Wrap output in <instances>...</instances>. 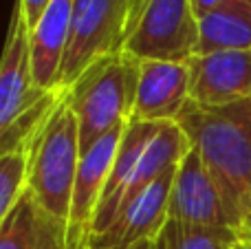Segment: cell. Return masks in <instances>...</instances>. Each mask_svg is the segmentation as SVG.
Segmentation results:
<instances>
[{"label":"cell","mask_w":251,"mask_h":249,"mask_svg":"<svg viewBox=\"0 0 251 249\" xmlns=\"http://www.w3.org/2000/svg\"><path fill=\"white\" fill-rule=\"evenodd\" d=\"M223 192L236 229H251V97L227 106L187 101L176 117Z\"/></svg>","instance_id":"obj_1"},{"label":"cell","mask_w":251,"mask_h":249,"mask_svg":"<svg viewBox=\"0 0 251 249\" xmlns=\"http://www.w3.org/2000/svg\"><path fill=\"white\" fill-rule=\"evenodd\" d=\"M190 148V139L176 122L130 119L97 210L95 236L113 223L126 203L154 183L163 172L178 166Z\"/></svg>","instance_id":"obj_2"},{"label":"cell","mask_w":251,"mask_h":249,"mask_svg":"<svg viewBox=\"0 0 251 249\" xmlns=\"http://www.w3.org/2000/svg\"><path fill=\"white\" fill-rule=\"evenodd\" d=\"M79 159L82 148L77 117L64 93L57 108L29 146V192L42 219L57 229L62 238H66Z\"/></svg>","instance_id":"obj_3"},{"label":"cell","mask_w":251,"mask_h":249,"mask_svg":"<svg viewBox=\"0 0 251 249\" xmlns=\"http://www.w3.org/2000/svg\"><path fill=\"white\" fill-rule=\"evenodd\" d=\"M139 75L141 62L119 51L93 62L66 88L69 104L77 117L82 154L106 132L132 119Z\"/></svg>","instance_id":"obj_4"},{"label":"cell","mask_w":251,"mask_h":249,"mask_svg":"<svg viewBox=\"0 0 251 249\" xmlns=\"http://www.w3.org/2000/svg\"><path fill=\"white\" fill-rule=\"evenodd\" d=\"M199 42L201 18L192 0H134L122 51L137 62H187Z\"/></svg>","instance_id":"obj_5"},{"label":"cell","mask_w":251,"mask_h":249,"mask_svg":"<svg viewBox=\"0 0 251 249\" xmlns=\"http://www.w3.org/2000/svg\"><path fill=\"white\" fill-rule=\"evenodd\" d=\"M134 0H75L60 86L69 88L93 62L124 49Z\"/></svg>","instance_id":"obj_6"},{"label":"cell","mask_w":251,"mask_h":249,"mask_svg":"<svg viewBox=\"0 0 251 249\" xmlns=\"http://www.w3.org/2000/svg\"><path fill=\"white\" fill-rule=\"evenodd\" d=\"M128 124L113 128L106 132L88 152L82 154L71 197L69 223H66L64 249H91L95 236V219L122 144L124 130Z\"/></svg>","instance_id":"obj_7"},{"label":"cell","mask_w":251,"mask_h":249,"mask_svg":"<svg viewBox=\"0 0 251 249\" xmlns=\"http://www.w3.org/2000/svg\"><path fill=\"white\" fill-rule=\"evenodd\" d=\"M170 219L194 227H234L221 188L196 148L187 150L176 168L170 194Z\"/></svg>","instance_id":"obj_8"},{"label":"cell","mask_w":251,"mask_h":249,"mask_svg":"<svg viewBox=\"0 0 251 249\" xmlns=\"http://www.w3.org/2000/svg\"><path fill=\"white\" fill-rule=\"evenodd\" d=\"M53 91H44L35 84L29 25L25 20L20 4L16 2L2 53V64H0V130L9 128L20 115L33 108Z\"/></svg>","instance_id":"obj_9"},{"label":"cell","mask_w":251,"mask_h":249,"mask_svg":"<svg viewBox=\"0 0 251 249\" xmlns=\"http://www.w3.org/2000/svg\"><path fill=\"white\" fill-rule=\"evenodd\" d=\"M176 168H170L141 194L126 203L113 223L93 238L91 249H130L150 243L170 219V194Z\"/></svg>","instance_id":"obj_10"},{"label":"cell","mask_w":251,"mask_h":249,"mask_svg":"<svg viewBox=\"0 0 251 249\" xmlns=\"http://www.w3.org/2000/svg\"><path fill=\"white\" fill-rule=\"evenodd\" d=\"M190 66V101L227 106L251 97V49L196 53Z\"/></svg>","instance_id":"obj_11"},{"label":"cell","mask_w":251,"mask_h":249,"mask_svg":"<svg viewBox=\"0 0 251 249\" xmlns=\"http://www.w3.org/2000/svg\"><path fill=\"white\" fill-rule=\"evenodd\" d=\"M187 101H190V66L187 62H141L132 119L137 122H176Z\"/></svg>","instance_id":"obj_12"},{"label":"cell","mask_w":251,"mask_h":249,"mask_svg":"<svg viewBox=\"0 0 251 249\" xmlns=\"http://www.w3.org/2000/svg\"><path fill=\"white\" fill-rule=\"evenodd\" d=\"M75 0H53L38 25L29 31L31 62H33L35 84L44 91L60 86V71L69 44L71 20Z\"/></svg>","instance_id":"obj_13"},{"label":"cell","mask_w":251,"mask_h":249,"mask_svg":"<svg viewBox=\"0 0 251 249\" xmlns=\"http://www.w3.org/2000/svg\"><path fill=\"white\" fill-rule=\"evenodd\" d=\"M0 232V249H64L62 234L42 219L29 190L2 219Z\"/></svg>","instance_id":"obj_14"},{"label":"cell","mask_w":251,"mask_h":249,"mask_svg":"<svg viewBox=\"0 0 251 249\" xmlns=\"http://www.w3.org/2000/svg\"><path fill=\"white\" fill-rule=\"evenodd\" d=\"M240 241L234 227H194L168 219L159 234L150 241V249H231Z\"/></svg>","instance_id":"obj_15"},{"label":"cell","mask_w":251,"mask_h":249,"mask_svg":"<svg viewBox=\"0 0 251 249\" xmlns=\"http://www.w3.org/2000/svg\"><path fill=\"white\" fill-rule=\"evenodd\" d=\"M29 190V150L0 154V221L7 219Z\"/></svg>","instance_id":"obj_16"},{"label":"cell","mask_w":251,"mask_h":249,"mask_svg":"<svg viewBox=\"0 0 251 249\" xmlns=\"http://www.w3.org/2000/svg\"><path fill=\"white\" fill-rule=\"evenodd\" d=\"M51 2H53V0H18L22 13H25L26 25H29V31L38 25V20L44 16V11L49 9V4H51Z\"/></svg>","instance_id":"obj_17"},{"label":"cell","mask_w":251,"mask_h":249,"mask_svg":"<svg viewBox=\"0 0 251 249\" xmlns=\"http://www.w3.org/2000/svg\"><path fill=\"white\" fill-rule=\"evenodd\" d=\"M192 2H194V9H196V13H199V18H201V16H205V13H209L212 9L221 7L225 0H192Z\"/></svg>","instance_id":"obj_18"},{"label":"cell","mask_w":251,"mask_h":249,"mask_svg":"<svg viewBox=\"0 0 251 249\" xmlns=\"http://www.w3.org/2000/svg\"><path fill=\"white\" fill-rule=\"evenodd\" d=\"M240 234H243V241L247 243V247L251 249V229H240Z\"/></svg>","instance_id":"obj_19"},{"label":"cell","mask_w":251,"mask_h":249,"mask_svg":"<svg viewBox=\"0 0 251 249\" xmlns=\"http://www.w3.org/2000/svg\"><path fill=\"white\" fill-rule=\"evenodd\" d=\"M231 249H249V247H247V243H245V241H243V236H240V241H238V243H236V245H234V247H231Z\"/></svg>","instance_id":"obj_20"},{"label":"cell","mask_w":251,"mask_h":249,"mask_svg":"<svg viewBox=\"0 0 251 249\" xmlns=\"http://www.w3.org/2000/svg\"><path fill=\"white\" fill-rule=\"evenodd\" d=\"M130 249H150V243H143V245H137V247H130Z\"/></svg>","instance_id":"obj_21"}]
</instances>
